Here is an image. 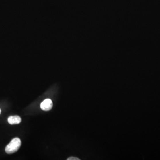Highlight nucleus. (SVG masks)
<instances>
[{
  "mask_svg": "<svg viewBox=\"0 0 160 160\" xmlns=\"http://www.w3.org/2000/svg\"><path fill=\"white\" fill-rule=\"evenodd\" d=\"M21 143V140L19 138L16 137L13 139L5 147V152L8 154H12L16 152L20 149Z\"/></svg>",
  "mask_w": 160,
  "mask_h": 160,
  "instance_id": "1",
  "label": "nucleus"
},
{
  "mask_svg": "<svg viewBox=\"0 0 160 160\" xmlns=\"http://www.w3.org/2000/svg\"><path fill=\"white\" fill-rule=\"evenodd\" d=\"M53 106L52 101L50 99H46L42 102L41 104V108L45 111L50 110Z\"/></svg>",
  "mask_w": 160,
  "mask_h": 160,
  "instance_id": "2",
  "label": "nucleus"
},
{
  "mask_svg": "<svg viewBox=\"0 0 160 160\" xmlns=\"http://www.w3.org/2000/svg\"><path fill=\"white\" fill-rule=\"evenodd\" d=\"M8 122L10 124H18L22 122V119L18 116H12L9 117Z\"/></svg>",
  "mask_w": 160,
  "mask_h": 160,
  "instance_id": "3",
  "label": "nucleus"
},
{
  "mask_svg": "<svg viewBox=\"0 0 160 160\" xmlns=\"http://www.w3.org/2000/svg\"><path fill=\"white\" fill-rule=\"evenodd\" d=\"M67 160H79L80 159L77 158V157H69L68 158Z\"/></svg>",
  "mask_w": 160,
  "mask_h": 160,
  "instance_id": "4",
  "label": "nucleus"
},
{
  "mask_svg": "<svg viewBox=\"0 0 160 160\" xmlns=\"http://www.w3.org/2000/svg\"><path fill=\"white\" fill-rule=\"evenodd\" d=\"M1 110L0 109V114H1Z\"/></svg>",
  "mask_w": 160,
  "mask_h": 160,
  "instance_id": "5",
  "label": "nucleus"
}]
</instances>
